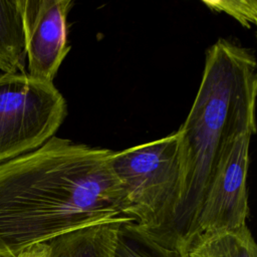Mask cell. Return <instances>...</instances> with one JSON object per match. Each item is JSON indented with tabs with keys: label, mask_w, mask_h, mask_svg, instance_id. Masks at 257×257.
Masks as SVG:
<instances>
[{
	"label": "cell",
	"mask_w": 257,
	"mask_h": 257,
	"mask_svg": "<svg viewBox=\"0 0 257 257\" xmlns=\"http://www.w3.org/2000/svg\"><path fill=\"white\" fill-rule=\"evenodd\" d=\"M111 154L54 136L0 164V257L127 217Z\"/></svg>",
	"instance_id": "cell-1"
},
{
	"label": "cell",
	"mask_w": 257,
	"mask_h": 257,
	"mask_svg": "<svg viewBox=\"0 0 257 257\" xmlns=\"http://www.w3.org/2000/svg\"><path fill=\"white\" fill-rule=\"evenodd\" d=\"M256 95L254 55L233 42L217 40L207 50L198 92L177 131L181 188L166 247L185 257L199 237L202 202L222 157L239 135L256 133Z\"/></svg>",
	"instance_id": "cell-2"
},
{
	"label": "cell",
	"mask_w": 257,
	"mask_h": 257,
	"mask_svg": "<svg viewBox=\"0 0 257 257\" xmlns=\"http://www.w3.org/2000/svg\"><path fill=\"white\" fill-rule=\"evenodd\" d=\"M111 167L122 191L125 215L166 247L180 198L178 133L112 152Z\"/></svg>",
	"instance_id": "cell-3"
},
{
	"label": "cell",
	"mask_w": 257,
	"mask_h": 257,
	"mask_svg": "<svg viewBox=\"0 0 257 257\" xmlns=\"http://www.w3.org/2000/svg\"><path fill=\"white\" fill-rule=\"evenodd\" d=\"M66 102L53 82L27 72L0 74V164L32 152L66 116Z\"/></svg>",
	"instance_id": "cell-4"
},
{
	"label": "cell",
	"mask_w": 257,
	"mask_h": 257,
	"mask_svg": "<svg viewBox=\"0 0 257 257\" xmlns=\"http://www.w3.org/2000/svg\"><path fill=\"white\" fill-rule=\"evenodd\" d=\"M253 133L239 135L226 151L208 186L198 219L199 236L247 225V175Z\"/></svg>",
	"instance_id": "cell-5"
},
{
	"label": "cell",
	"mask_w": 257,
	"mask_h": 257,
	"mask_svg": "<svg viewBox=\"0 0 257 257\" xmlns=\"http://www.w3.org/2000/svg\"><path fill=\"white\" fill-rule=\"evenodd\" d=\"M70 0H21L27 73L38 80L53 82L67 55V15Z\"/></svg>",
	"instance_id": "cell-6"
},
{
	"label": "cell",
	"mask_w": 257,
	"mask_h": 257,
	"mask_svg": "<svg viewBox=\"0 0 257 257\" xmlns=\"http://www.w3.org/2000/svg\"><path fill=\"white\" fill-rule=\"evenodd\" d=\"M126 221L134 220L119 217L57 236L46 242V257H113L119 228Z\"/></svg>",
	"instance_id": "cell-7"
},
{
	"label": "cell",
	"mask_w": 257,
	"mask_h": 257,
	"mask_svg": "<svg viewBox=\"0 0 257 257\" xmlns=\"http://www.w3.org/2000/svg\"><path fill=\"white\" fill-rule=\"evenodd\" d=\"M25 60L21 0H0V70L26 72Z\"/></svg>",
	"instance_id": "cell-8"
},
{
	"label": "cell",
	"mask_w": 257,
	"mask_h": 257,
	"mask_svg": "<svg viewBox=\"0 0 257 257\" xmlns=\"http://www.w3.org/2000/svg\"><path fill=\"white\" fill-rule=\"evenodd\" d=\"M186 257H257V246L247 225L201 234Z\"/></svg>",
	"instance_id": "cell-9"
},
{
	"label": "cell",
	"mask_w": 257,
	"mask_h": 257,
	"mask_svg": "<svg viewBox=\"0 0 257 257\" xmlns=\"http://www.w3.org/2000/svg\"><path fill=\"white\" fill-rule=\"evenodd\" d=\"M113 257H185L165 247L139 230L134 221L123 222L117 235Z\"/></svg>",
	"instance_id": "cell-10"
},
{
	"label": "cell",
	"mask_w": 257,
	"mask_h": 257,
	"mask_svg": "<svg viewBox=\"0 0 257 257\" xmlns=\"http://www.w3.org/2000/svg\"><path fill=\"white\" fill-rule=\"evenodd\" d=\"M203 3L212 10L232 16L247 28L256 24L257 3L255 0H217L203 1Z\"/></svg>",
	"instance_id": "cell-11"
},
{
	"label": "cell",
	"mask_w": 257,
	"mask_h": 257,
	"mask_svg": "<svg viewBox=\"0 0 257 257\" xmlns=\"http://www.w3.org/2000/svg\"><path fill=\"white\" fill-rule=\"evenodd\" d=\"M47 256V245L46 243L37 244L31 246L15 257H46Z\"/></svg>",
	"instance_id": "cell-12"
}]
</instances>
